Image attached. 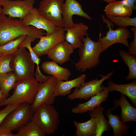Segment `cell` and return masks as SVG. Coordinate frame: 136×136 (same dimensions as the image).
<instances>
[{
  "label": "cell",
  "instance_id": "f1b7e54d",
  "mask_svg": "<svg viewBox=\"0 0 136 136\" xmlns=\"http://www.w3.org/2000/svg\"><path fill=\"white\" fill-rule=\"evenodd\" d=\"M36 38L29 35H26L24 40L20 43L18 46L27 48L28 50L32 60L36 64L37 67L35 76H37L42 74L41 72L39 66L41 60L33 51L31 46V43L34 42Z\"/></svg>",
  "mask_w": 136,
  "mask_h": 136
},
{
  "label": "cell",
  "instance_id": "5bb4252c",
  "mask_svg": "<svg viewBox=\"0 0 136 136\" xmlns=\"http://www.w3.org/2000/svg\"><path fill=\"white\" fill-rule=\"evenodd\" d=\"M62 15L65 30L74 25L72 19L74 15L81 16L89 20H92V18L83 11L81 5L76 0H65L62 6Z\"/></svg>",
  "mask_w": 136,
  "mask_h": 136
},
{
  "label": "cell",
  "instance_id": "f35d334b",
  "mask_svg": "<svg viewBox=\"0 0 136 136\" xmlns=\"http://www.w3.org/2000/svg\"><path fill=\"white\" fill-rule=\"evenodd\" d=\"M103 1L107 2L108 3H110L111 2H114V1H117L118 0H102Z\"/></svg>",
  "mask_w": 136,
  "mask_h": 136
},
{
  "label": "cell",
  "instance_id": "484cf974",
  "mask_svg": "<svg viewBox=\"0 0 136 136\" xmlns=\"http://www.w3.org/2000/svg\"><path fill=\"white\" fill-rule=\"evenodd\" d=\"M120 57L128 66L129 72L125 79L127 81L136 79V56L122 50L119 51Z\"/></svg>",
  "mask_w": 136,
  "mask_h": 136
},
{
  "label": "cell",
  "instance_id": "4fadbf2b",
  "mask_svg": "<svg viewBox=\"0 0 136 136\" xmlns=\"http://www.w3.org/2000/svg\"><path fill=\"white\" fill-rule=\"evenodd\" d=\"M109 30L106 32V35L101 36L100 39L104 51L106 50L110 46L117 43H121L125 46L129 47L128 39L132 37L129 30L124 27H119L115 30L112 29L109 26Z\"/></svg>",
  "mask_w": 136,
  "mask_h": 136
},
{
  "label": "cell",
  "instance_id": "9c48e42d",
  "mask_svg": "<svg viewBox=\"0 0 136 136\" xmlns=\"http://www.w3.org/2000/svg\"><path fill=\"white\" fill-rule=\"evenodd\" d=\"M2 14L10 18L23 19L33 7L35 0H1Z\"/></svg>",
  "mask_w": 136,
  "mask_h": 136
},
{
  "label": "cell",
  "instance_id": "83f0119b",
  "mask_svg": "<svg viewBox=\"0 0 136 136\" xmlns=\"http://www.w3.org/2000/svg\"><path fill=\"white\" fill-rule=\"evenodd\" d=\"M18 131L15 136H44L45 134L32 120Z\"/></svg>",
  "mask_w": 136,
  "mask_h": 136
},
{
  "label": "cell",
  "instance_id": "7c38bea8",
  "mask_svg": "<svg viewBox=\"0 0 136 136\" xmlns=\"http://www.w3.org/2000/svg\"><path fill=\"white\" fill-rule=\"evenodd\" d=\"M21 20L23 23L26 26H32L45 30L46 35H49L55 32L59 28L41 15L38 9L34 7L26 16Z\"/></svg>",
  "mask_w": 136,
  "mask_h": 136
},
{
  "label": "cell",
  "instance_id": "d6a6232c",
  "mask_svg": "<svg viewBox=\"0 0 136 136\" xmlns=\"http://www.w3.org/2000/svg\"><path fill=\"white\" fill-rule=\"evenodd\" d=\"M20 104H10L0 110V125L7 115L11 111L17 107Z\"/></svg>",
  "mask_w": 136,
  "mask_h": 136
},
{
  "label": "cell",
  "instance_id": "f546056e",
  "mask_svg": "<svg viewBox=\"0 0 136 136\" xmlns=\"http://www.w3.org/2000/svg\"><path fill=\"white\" fill-rule=\"evenodd\" d=\"M26 36H21L15 40L0 46V54L3 55L12 54L17 51L19 45L24 40Z\"/></svg>",
  "mask_w": 136,
  "mask_h": 136
},
{
  "label": "cell",
  "instance_id": "44dd1931",
  "mask_svg": "<svg viewBox=\"0 0 136 136\" xmlns=\"http://www.w3.org/2000/svg\"><path fill=\"white\" fill-rule=\"evenodd\" d=\"M86 77L83 74L76 78L70 81H57L54 92L55 96H65L70 93L72 89L79 87L85 81Z\"/></svg>",
  "mask_w": 136,
  "mask_h": 136
},
{
  "label": "cell",
  "instance_id": "836d02e7",
  "mask_svg": "<svg viewBox=\"0 0 136 136\" xmlns=\"http://www.w3.org/2000/svg\"><path fill=\"white\" fill-rule=\"evenodd\" d=\"M131 30L133 33V39L130 43L128 52L136 56V27H131Z\"/></svg>",
  "mask_w": 136,
  "mask_h": 136
},
{
  "label": "cell",
  "instance_id": "8d00e7d4",
  "mask_svg": "<svg viewBox=\"0 0 136 136\" xmlns=\"http://www.w3.org/2000/svg\"><path fill=\"white\" fill-rule=\"evenodd\" d=\"M101 18L103 22L107 24V27L110 26L111 28L114 27V24L110 19H106L104 15H102Z\"/></svg>",
  "mask_w": 136,
  "mask_h": 136
},
{
  "label": "cell",
  "instance_id": "ab89813d",
  "mask_svg": "<svg viewBox=\"0 0 136 136\" xmlns=\"http://www.w3.org/2000/svg\"><path fill=\"white\" fill-rule=\"evenodd\" d=\"M1 2H0V17L2 14V8L1 7Z\"/></svg>",
  "mask_w": 136,
  "mask_h": 136
},
{
  "label": "cell",
  "instance_id": "6da1fadb",
  "mask_svg": "<svg viewBox=\"0 0 136 136\" xmlns=\"http://www.w3.org/2000/svg\"><path fill=\"white\" fill-rule=\"evenodd\" d=\"M44 31L32 26L24 25L21 20L14 19L2 14L0 17V46L23 35L39 39L46 35Z\"/></svg>",
  "mask_w": 136,
  "mask_h": 136
},
{
  "label": "cell",
  "instance_id": "30bf717a",
  "mask_svg": "<svg viewBox=\"0 0 136 136\" xmlns=\"http://www.w3.org/2000/svg\"><path fill=\"white\" fill-rule=\"evenodd\" d=\"M57 81L52 76L46 81L39 84L34 100L31 104L34 111L43 104L52 105L54 103L56 97L54 92Z\"/></svg>",
  "mask_w": 136,
  "mask_h": 136
},
{
  "label": "cell",
  "instance_id": "603a6c76",
  "mask_svg": "<svg viewBox=\"0 0 136 136\" xmlns=\"http://www.w3.org/2000/svg\"><path fill=\"white\" fill-rule=\"evenodd\" d=\"M113 108H110L107 111L106 115L108 118L109 124L113 130L114 136H121L127 132L130 126L122 122L120 116L116 114H113Z\"/></svg>",
  "mask_w": 136,
  "mask_h": 136
},
{
  "label": "cell",
  "instance_id": "1f68e13d",
  "mask_svg": "<svg viewBox=\"0 0 136 136\" xmlns=\"http://www.w3.org/2000/svg\"><path fill=\"white\" fill-rule=\"evenodd\" d=\"M12 55H3L0 56V75L13 71L10 63Z\"/></svg>",
  "mask_w": 136,
  "mask_h": 136
},
{
  "label": "cell",
  "instance_id": "ac0fdd59",
  "mask_svg": "<svg viewBox=\"0 0 136 136\" xmlns=\"http://www.w3.org/2000/svg\"><path fill=\"white\" fill-rule=\"evenodd\" d=\"M114 110L119 106L121 111L120 119L123 122L129 121L136 122V107L133 106L128 102L125 95L121 94L119 99L114 101Z\"/></svg>",
  "mask_w": 136,
  "mask_h": 136
},
{
  "label": "cell",
  "instance_id": "ba28073f",
  "mask_svg": "<svg viewBox=\"0 0 136 136\" xmlns=\"http://www.w3.org/2000/svg\"><path fill=\"white\" fill-rule=\"evenodd\" d=\"M64 0H42L38 9L39 13L51 22L57 27L64 28L62 17Z\"/></svg>",
  "mask_w": 136,
  "mask_h": 136
},
{
  "label": "cell",
  "instance_id": "ffe728a7",
  "mask_svg": "<svg viewBox=\"0 0 136 136\" xmlns=\"http://www.w3.org/2000/svg\"><path fill=\"white\" fill-rule=\"evenodd\" d=\"M130 83L126 84H118L110 80L107 87L109 92L113 91H118L127 96L131 101L134 107H136V80H132Z\"/></svg>",
  "mask_w": 136,
  "mask_h": 136
},
{
  "label": "cell",
  "instance_id": "2e32d148",
  "mask_svg": "<svg viewBox=\"0 0 136 136\" xmlns=\"http://www.w3.org/2000/svg\"><path fill=\"white\" fill-rule=\"evenodd\" d=\"M74 50L69 43L64 41L51 49L47 55L49 58L58 64L61 65L69 60Z\"/></svg>",
  "mask_w": 136,
  "mask_h": 136
},
{
  "label": "cell",
  "instance_id": "d590c367",
  "mask_svg": "<svg viewBox=\"0 0 136 136\" xmlns=\"http://www.w3.org/2000/svg\"><path fill=\"white\" fill-rule=\"evenodd\" d=\"M123 3L133 10H136V0H122Z\"/></svg>",
  "mask_w": 136,
  "mask_h": 136
},
{
  "label": "cell",
  "instance_id": "e0dca14e",
  "mask_svg": "<svg viewBox=\"0 0 136 136\" xmlns=\"http://www.w3.org/2000/svg\"><path fill=\"white\" fill-rule=\"evenodd\" d=\"M107 87H105L104 90L97 94L92 96L86 102L80 103L73 108L72 112L75 113L83 114L92 111L96 107L100 106L101 104L106 101L109 94Z\"/></svg>",
  "mask_w": 136,
  "mask_h": 136
},
{
  "label": "cell",
  "instance_id": "74e56055",
  "mask_svg": "<svg viewBox=\"0 0 136 136\" xmlns=\"http://www.w3.org/2000/svg\"><path fill=\"white\" fill-rule=\"evenodd\" d=\"M6 98L3 94L0 89V101Z\"/></svg>",
  "mask_w": 136,
  "mask_h": 136
},
{
  "label": "cell",
  "instance_id": "9a60e30c",
  "mask_svg": "<svg viewBox=\"0 0 136 136\" xmlns=\"http://www.w3.org/2000/svg\"><path fill=\"white\" fill-rule=\"evenodd\" d=\"M88 26L82 22L75 23L73 27L66 30L65 40L71 45L74 50L80 48L83 45L82 39L88 36Z\"/></svg>",
  "mask_w": 136,
  "mask_h": 136
},
{
  "label": "cell",
  "instance_id": "3957f363",
  "mask_svg": "<svg viewBox=\"0 0 136 136\" xmlns=\"http://www.w3.org/2000/svg\"><path fill=\"white\" fill-rule=\"evenodd\" d=\"M39 83L36 78L17 81L13 89L14 91L10 96L0 101V107L13 104L26 103L31 105L33 103Z\"/></svg>",
  "mask_w": 136,
  "mask_h": 136
},
{
  "label": "cell",
  "instance_id": "8fae6325",
  "mask_svg": "<svg viewBox=\"0 0 136 136\" xmlns=\"http://www.w3.org/2000/svg\"><path fill=\"white\" fill-rule=\"evenodd\" d=\"M64 29L58 28L55 32L41 37L39 42L33 47V51L39 57L47 54L49 51L57 44L65 40Z\"/></svg>",
  "mask_w": 136,
  "mask_h": 136
},
{
  "label": "cell",
  "instance_id": "e575fe53",
  "mask_svg": "<svg viewBox=\"0 0 136 136\" xmlns=\"http://www.w3.org/2000/svg\"><path fill=\"white\" fill-rule=\"evenodd\" d=\"M0 136H15L11 131L6 127L0 125Z\"/></svg>",
  "mask_w": 136,
  "mask_h": 136
},
{
  "label": "cell",
  "instance_id": "7402d4cb",
  "mask_svg": "<svg viewBox=\"0 0 136 136\" xmlns=\"http://www.w3.org/2000/svg\"><path fill=\"white\" fill-rule=\"evenodd\" d=\"M104 110L103 107L100 106L89 111V116L96 119L97 121V127L95 136H101L105 131H109L112 129L108 121L104 114Z\"/></svg>",
  "mask_w": 136,
  "mask_h": 136
},
{
  "label": "cell",
  "instance_id": "277c9868",
  "mask_svg": "<svg viewBox=\"0 0 136 136\" xmlns=\"http://www.w3.org/2000/svg\"><path fill=\"white\" fill-rule=\"evenodd\" d=\"M32 120L48 135L54 133L60 123L56 109L52 105L46 104L41 105L36 110Z\"/></svg>",
  "mask_w": 136,
  "mask_h": 136
},
{
  "label": "cell",
  "instance_id": "60d3db41",
  "mask_svg": "<svg viewBox=\"0 0 136 136\" xmlns=\"http://www.w3.org/2000/svg\"><path fill=\"white\" fill-rule=\"evenodd\" d=\"M3 55L1 54H0V56H2V55Z\"/></svg>",
  "mask_w": 136,
  "mask_h": 136
},
{
  "label": "cell",
  "instance_id": "4316f807",
  "mask_svg": "<svg viewBox=\"0 0 136 136\" xmlns=\"http://www.w3.org/2000/svg\"><path fill=\"white\" fill-rule=\"evenodd\" d=\"M17 81L13 71L0 75V89L3 94L7 98L13 88Z\"/></svg>",
  "mask_w": 136,
  "mask_h": 136
},
{
  "label": "cell",
  "instance_id": "52a82bcc",
  "mask_svg": "<svg viewBox=\"0 0 136 136\" xmlns=\"http://www.w3.org/2000/svg\"><path fill=\"white\" fill-rule=\"evenodd\" d=\"M113 71L110 72L105 76L101 75L100 79L96 78L88 82H83L79 87L69 94L67 98L71 100L76 99L87 100L103 90L105 86L101 85L103 83L109 79L113 74Z\"/></svg>",
  "mask_w": 136,
  "mask_h": 136
},
{
  "label": "cell",
  "instance_id": "d6986e66",
  "mask_svg": "<svg viewBox=\"0 0 136 136\" xmlns=\"http://www.w3.org/2000/svg\"><path fill=\"white\" fill-rule=\"evenodd\" d=\"M41 67L45 73L51 75L58 81L68 80L71 74L69 69L60 66L53 61L43 62Z\"/></svg>",
  "mask_w": 136,
  "mask_h": 136
},
{
  "label": "cell",
  "instance_id": "cb8c5ba5",
  "mask_svg": "<svg viewBox=\"0 0 136 136\" xmlns=\"http://www.w3.org/2000/svg\"><path fill=\"white\" fill-rule=\"evenodd\" d=\"M133 10L125 5L122 1H116L109 3L105 8L106 15L118 16H130Z\"/></svg>",
  "mask_w": 136,
  "mask_h": 136
},
{
  "label": "cell",
  "instance_id": "7a4b0ae2",
  "mask_svg": "<svg viewBox=\"0 0 136 136\" xmlns=\"http://www.w3.org/2000/svg\"><path fill=\"white\" fill-rule=\"evenodd\" d=\"M101 32L98 41L95 42L87 36L82 39L83 46L78 51L79 60L75 64L76 70L84 72L87 69L94 68L100 63L99 57L100 54L104 51L100 39Z\"/></svg>",
  "mask_w": 136,
  "mask_h": 136
},
{
  "label": "cell",
  "instance_id": "d4e9b609",
  "mask_svg": "<svg viewBox=\"0 0 136 136\" xmlns=\"http://www.w3.org/2000/svg\"><path fill=\"white\" fill-rule=\"evenodd\" d=\"M76 128V135L77 136H95L97 127L96 119L91 117L90 119L83 123L74 121Z\"/></svg>",
  "mask_w": 136,
  "mask_h": 136
},
{
  "label": "cell",
  "instance_id": "b9f144b4",
  "mask_svg": "<svg viewBox=\"0 0 136 136\" xmlns=\"http://www.w3.org/2000/svg\"><path fill=\"white\" fill-rule=\"evenodd\" d=\"M1 1V0H0V1Z\"/></svg>",
  "mask_w": 136,
  "mask_h": 136
},
{
  "label": "cell",
  "instance_id": "4dcf8cb0",
  "mask_svg": "<svg viewBox=\"0 0 136 136\" xmlns=\"http://www.w3.org/2000/svg\"><path fill=\"white\" fill-rule=\"evenodd\" d=\"M130 16L118 17L106 15V17L119 27H126L129 26L136 27V17Z\"/></svg>",
  "mask_w": 136,
  "mask_h": 136
},
{
  "label": "cell",
  "instance_id": "5b68a950",
  "mask_svg": "<svg viewBox=\"0 0 136 136\" xmlns=\"http://www.w3.org/2000/svg\"><path fill=\"white\" fill-rule=\"evenodd\" d=\"M12 55L10 62L17 81L35 78V63L26 48L20 47Z\"/></svg>",
  "mask_w": 136,
  "mask_h": 136
},
{
  "label": "cell",
  "instance_id": "8992f818",
  "mask_svg": "<svg viewBox=\"0 0 136 136\" xmlns=\"http://www.w3.org/2000/svg\"><path fill=\"white\" fill-rule=\"evenodd\" d=\"M34 112L31 105L20 104L9 114L1 125L11 131L18 130L32 120Z\"/></svg>",
  "mask_w": 136,
  "mask_h": 136
}]
</instances>
